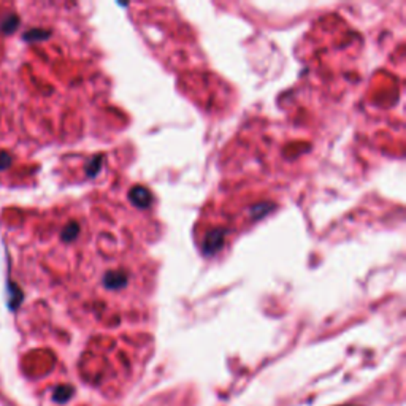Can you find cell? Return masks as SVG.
Returning a JSON list of instances; mask_svg holds the SVG:
<instances>
[{"label": "cell", "instance_id": "cell-1", "mask_svg": "<svg viewBox=\"0 0 406 406\" xmlns=\"http://www.w3.org/2000/svg\"><path fill=\"white\" fill-rule=\"evenodd\" d=\"M72 389H59L58 392L54 394V398L58 400V402H64V400H67L70 395H72Z\"/></svg>", "mask_w": 406, "mask_h": 406}, {"label": "cell", "instance_id": "cell-2", "mask_svg": "<svg viewBox=\"0 0 406 406\" xmlns=\"http://www.w3.org/2000/svg\"><path fill=\"white\" fill-rule=\"evenodd\" d=\"M346 406H348V405H346Z\"/></svg>", "mask_w": 406, "mask_h": 406}]
</instances>
